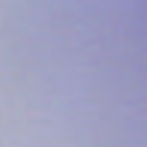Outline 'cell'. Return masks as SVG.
I'll use <instances>...</instances> for the list:
<instances>
[{"label": "cell", "mask_w": 147, "mask_h": 147, "mask_svg": "<svg viewBox=\"0 0 147 147\" xmlns=\"http://www.w3.org/2000/svg\"><path fill=\"white\" fill-rule=\"evenodd\" d=\"M135 102H144V99H135Z\"/></svg>", "instance_id": "obj_1"}]
</instances>
